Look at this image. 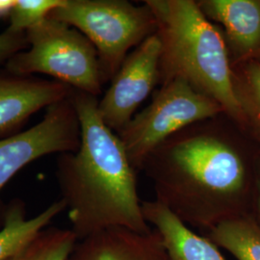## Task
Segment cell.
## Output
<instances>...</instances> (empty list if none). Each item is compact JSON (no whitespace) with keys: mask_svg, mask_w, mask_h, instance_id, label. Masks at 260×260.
Instances as JSON below:
<instances>
[{"mask_svg":"<svg viewBox=\"0 0 260 260\" xmlns=\"http://www.w3.org/2000/svg\"><path fill=\"white\" fill-rule=\"evenodd\" d=\"M247 134L226 114L198 121L163 142L142 171L155 201L191 229L206 233L219 223L255 213L258 156L246 151Z\"/></svg>","mask_w":260,"mask_h":260,"instance_id":"6da1fadb","label":"cell"},{"mask_svg":"<svg viewBox=\"0 0 260 260\" xmlns=\"http://www.w3.org/2000/svg\"><path fill=\"white\" fill-rule=\"evenodd\" d=\"M81 140L75 152L58 156L56 178L77 240L110 228L149 233L137 190V171L118 134L99 112V98L73 89Z\"/></svg>","mask_w":260,"mask_h":260,"instance_id":"7a4b0ae2","label":"cell"},{"mask_svg":"<svg viewBox=\"0 0 260 260\" xmlns=\"http://www.w3.org/2000/svg\"><path fill=\"white\" fill-rule=\"evenodd\" d=\"M144 2L156 20L161 43L159 85L177 78L185 80L200 93L215 100L224 114L245 131L221 27L205 18L195 0Z\"/></svg>","mask_w":260,"mask_h":260,"instance_id":"3957f363","label":"cell"},{"mask_svg":"<svg viewBox=\"0 0 260 260\" xmlns=\"http://www.w3.org/2000/svg\"><path fill=\"white\" fill-rule=\"evenodd\" d=\"M49 17L77 29L95 47L103 84L111 82L130 49L156 34L149 6L126 0H64Z\"/></svg>","mask_w":260,"mask_h":260,"instance_id":"277c9868","label":"cell"},{"mask_svg":"<svg viewBox=\"0 0 260 260\" xmlns=\"http://www.w3.org/2000/svg\"><path fill=\"white\" fill-rule=\"evenodd\" d=\"M25 33L27 49L10 58L4 65L7 71L19 75H49L99 98L104 84L96 49L88 38L49 16Z\"/></svg>","mask_w":260,"mask_h":260,"instance_id":"5b68a950","label":"cell"},{"mask_svg":"<svg viewBox=\"0 0 260 260\" xmlns=\"http://www.w3.org/2000/svg\"><path fill=\"white\" fill-rule=\"evenodd\" d=\"M222 113L223 107L215 100L177 78L160 86L151 103L117 134L131 165L142 171L149 154L171 136Z\"/></svg>","mask_w":260,"mask_h":260,"instance_id":"8992f818","label":"cell"},{"mask_svg":"<svg viewBox=\"0 0 260 260\" xmlns=\"http://www.w3.org/2000/svg\"><path fill=\"white\" fill-rule=\"evenodd\" d=\"M71 95L49 106L43 120L34 126L0 139V191L29 163L48 154L78 149L81 128ZM3 213L0 205V229Z\"/></svg>","mask_w":260,"mask_h":260,"instance_id":"52a82bcc","label":"cell"},{"mask_svg":"<svg viewBox=\"0 0 260 260\" xmlns=\"http://www.w3.org/2000/svg\"><path fill=\"white\" fill-rule=\"evenodd\" d=\"M161 43L157 34L146 39L126 56L110 87L99 101L103 122L118 133L159 84Z\"/></svg>","mask_w":260,"mask_h":260,"instance_id":"ba28073f","label":"cell"},{"mask_svg":"<svg viewBox=\"0 0 260 260\" xmlns=\"http://www.w3.org/2000/svg\"><path fill=\"white\" fill-rule=\"evenodd\" d=\"M67 84L0 69V139L20 132L37 112L69 98Z\"/></svg>","mask_w":260,"mask_h":260,"instance_id":"9c48e42d","label":"cell"},{"mask_svg":"<svg viewBox=\"0 0 260 260\" xmlns=\"http://www.w3.org/2000/svg\"><path fill=\"white\" fill-rule=\"evenodd\" d=\"M199 8L223 31L231 65L260 62V0H198Z\"/></svg>","mask_w":260,"mask_h":260,"instance_id":"30bf717a","label":"cell"},{"mask_svg":"<svg viewBox=\"0 0 260 260\" xmlns=\"http://www.w3.org/2000/svg\"><path fill=\"white\" fill-rule=\"evenodd\" d=\"M66 260H169L157 232L110 228L78 240Z\"/></svg>","mask_w":260,"mask_h":260,"instance_id":"8fae6325","label":"cell"},{"mask_svg":"<svg viewBox=\"0 0 260 260\" xmlns=\"http://www.w3.org/2000/svg\"><path fill=\"white\" fill-rule=\"evenodd\" d=\"M142 210L161 237L169 260H225L208 237L197 234L161 203L144 201Z\"/></svg>","mask_w":260,"mask_h":260,"instance_id":"7c38bea8","label":"cell"},{"mask_svg":"<svg viewBox=\"0 0 260 260\" xmlns=\"http://www.w3.org/2000/svg\"><path fill=\"white\" fill-rule=\"evenodd\" d=\"M64 210L65 202L60 199L41 213L28 219L24 203L19 199L11 201L4 207L3 223L0 229V260L9 259L19 252Z\"/></svg>","mask_w":260,"mask_h":260,"instance_id":"4fadbf2b","label":"cell"},{"mask_svg":"<svg viewBox=\"0 0 260 260\" xmlns=\"http://www.w3.org/2000/svg\"><path fill=\"white\" fill-rule=\"evenodd\" d=\"M205 236L237 260H260V224L252 215L224 221Z\"/></svg>","mask_w":260,"mask_h":260,"instance_id":"5bb4252c","label":"cell"},{"mask_svg":"<svg viewBox=\"0 0 260 260\" xmlns=\"http://www.w3.org/2000/svg\"><path fill=\"white\" fill-rule=\"evenodd\" d=\"M234 92L241 106L245 131L260 145V62L232 67Z\"/></svg>","mask_w":260,"mask_h":260,"instance_id":"9a60e30c","label":"cell"},{"mask_svg":"<svg viewBox=\"0 0 260 260\" xmlns=\"http://www.w3.org/2000/svg\"><path fill=\"white\" fill-rule=\"evenodd\" d=\"M77 241L71 229L46 228L7 260H66Z\"/></svg>","mask_w":260,"mask_h":260,"instance_id":"2e32d148","label":"cell"},{"mask_svg":"<svg viewBox=\"0 0 260 260\" xmlns=\"http://www.w3.org/2000/svg\"><path fill=\"white\" fill-rule=\"evenodd\" d=\"M64 0H15L10 11L9 27L16 32H26L48 17Z\"/></svg>","mask_w":260,"mask_h":260,"instance_id":"e0dca14e","label":"cell"},{"mask_svg":"<svg viewBox=\"0 0 260 260\" xmlns=\"http://www.w3.org/2000/svg\"><path fill=\"white\" fill-rule=\"evenodd\" d=\"M27 47L25 32H16L7 28L0 33V66L5 65L11 57Z\"/></svg>","mask_w":260,"mask_h":260,"instance_id":"ac0fdd59","label":"cell"},{"mask_svg":"<svg viewBox=\"0 0 260 260\" xmlns=\"http://www.w3.org/2000/svg\"><path fill=\"white\" fill-rule=\"evenodd\" d=\"M15 1H0V17L9 16L10 11L12 9Z\"/></svg>","mask_w":260,"mask_h":260,"instance_id":"d6986e66","label":"cell"},{"mask_svg":"<svg viewBox=\"0 0 260 260\" xmlns=\"http://www.w3.org/2000/svg\"><path fill=\"white\" fill-rule=\"evenodd\" d=\"M254 217L260 224V178L257 182V197H256V205H255V213Z\"/></svg>","mask_w":260,"mask_h":260,"instance_id":"ffe728a7","label":"cell"},{"mask_svg":"<svg viewBox=\"0 0 260 260\" xmlns=\"http://www.w3.org/2000/svg\"><path fill=\"white\" fill-rule=\"evenodd\" d=\"M258 175H259V178H260V154H259V158H258Z\"/></svg>","mask_w":260,"mask_h":260,"instance_id":"44dd1931","label":"cell"}]
</instances>
